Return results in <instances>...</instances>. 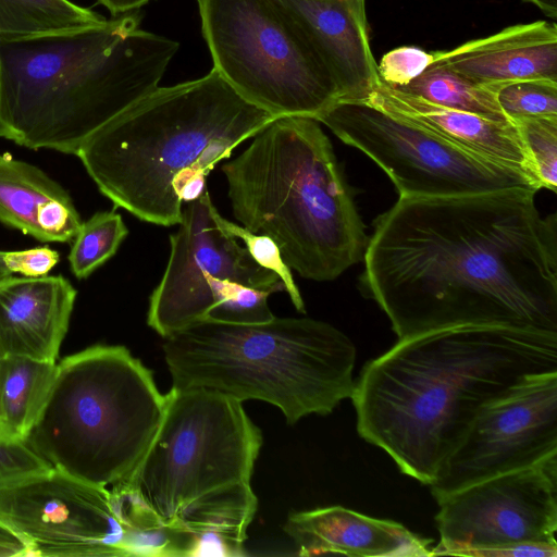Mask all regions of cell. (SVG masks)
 Listing matches in <instances>:
<instances>
[{
  "instance_id": "1",
  "label": "cell",
  "mask_w": 557,
  "mask_h": 557,
  "mask_svg": "<svg viewBox=\"0 0 557 557\" xmlns=\"http://www.w3.org/2000/svg\"><path fill=\"white\" fill-rule=\"evenodd\" d=\"M536 191L399 197L375 219L360 283L399 339L462 324L557 333V218Z\"/></svg>"
},
{
  "instance_id": "2",
  "label": "cell",
  "mask_w": 557,
  "mask_h": 557,
  "mask_svg": "<svg viewBox=\"0 0 557 557\" xmlns=\"http://www.w3.org/2000/svg\"><path fill=\"white\" fill-rule=\"evenodd\" d=\"M549 371H557L554 332L462 324L400 338L355 382L357 431L430 485L483 405Z\"/></svg>"
},
{
  "instance_id": "3",
  "label": "cell",
  "mask_w": 557,
  "mask_h": 557,
  "mask_svg": "<svg viewBox=\"0 0 557 557\" xmlns=\"http://www.w3.org/2000/svg\"><path fill=\"white\" fill-rule=\"evenodd\" d=\"M139 10L78 28L0 38V137L75 154L152 92L180 44L139 27Z\"/></svg>"
},
{
  "instance_id": "4",
  "label": "cell",
  "mask_w": 557,
  "mask_h": 557,
  "mask_svg": "<svg viewBox=\"0 0 557 557\" xmlns=\"http://www.w3.org/2000/svg\"><path fill=\"white\" fill-rule=\"evenodd\" d=\"M276 116L250 103L212 69L158 87L92 133L75 156L115 207L147 223L172 226L183 196Z\"/></svg>"
},
{
  "instance_id": "5",
  "label": "cell",
  "mask_w": 557,
  "mask_h": 557,
  "mask_svg": "<svg viewBox=\"0 0 557 557\" xmlns=\"http://www.w3.org/2000/svg\"><path fill=\"white\" fill-rule=\"evenodd\" d=\"M252 138L222 165L234 218L301 277L333 281L362 261L369 237L319 122L280 116Z\"/></svg>"
},
{
  "instance_id": "6",
  "label": "cell",
  "mask_w": 557,
  "mask_h": 557,
  "mask_svg": "<svg viewBox=\"0 0 557 557\" xmlns=\"http://www.w3.org/2000/svg\"><path fill=\"white\" fill-rule=\"evenodd\" d=\"M262 442L242 401L172 387L147 451L114 486L164 525L195 535L213 531L244 545L258 509L251 475Z\"/></svg>"
},
{
  "instance_id": "7",
  "label": "cell",
  "mask_w": 557,
  "mask_h": 557,
  "mask_svg": "<svg viewBox=\"0 0 557 557\" xmlns=\"http://www.w3.org/2000/svg\"><path fill=\"white\" fill-rule=\"evenodd\" d=\"M172 387L206 388L277 407L286 423L331 413L355 387L356 347L310 318L258 324L203 320L163 338Z\"/></svg>"
},
{
  "instance_id": "8",
  "label": "cell",
  "mask_w": 557,
  "mask_h": 557,
  "mask_svg": "<svg viewBox=\"0 0 557 557\" xmlns=\"http://www.w3.org/2000/svg\"><path fill=\"white\" fill-rule=\"evenodd\" d=\"M165 395L121 345L63 358L25 444L52 468L109 490L133 473L161 423Z\"/></svg>"
},
{
  "instance_id": "9",
  "label": "cell",
  "mask_w": 557,
  "mask_h": 557,
  "mask_svg": "<svg viewBox=\"0 0 557 557\" xmlns=\"http://www.w3.org/2000/svg\"><path fill=\"white\" fill-rule=\"evenodd\" d=\"M213 67L276 117L315 119L339 99L332 76L281 0H197Z\"/></svg>"
},
{
  "instance_id": "10",
  "label": "cell",
  "mask_w": 557,
  "mask_h": 557,
  "mask_svg": "<svg viewBox=\"0 0 557 557\" xmlns=\"http://www.w3.org/2000/svg\"><path fill=\"white\" fill-rule=\"evenodd\" d=\"M314 120L370 157L399 197L479 194L513 187L540 190L522 172L460 148L368 101L337 100Z\"/></svg>"
},
{
  "instance_id": "11",
  "label": "cell",
  "mask_w": 557,
  "mask_h": 557,
  "mask_svg": "<svg viewBox=\"0 0 557 557\" xmlns=\"http://www.w3.org/2000/svg\"><path fill=\"white\" fill-rule=\"evenodd\" d=\"M557 451V371L523 376L481 407L429 485L437 504Z\"/></svg>"
},
{
  "instance_id": "12",
  "label": "cell",
  "mask_w": 557,
  "mask_h": 557,
  "mask_svg": "<svg viewBox=\"0 0 557 557\" xmlns=\"http://www.w3.org/2000/svg\"><path fill=\"white\" fill-rule=\"evenodd\" d=\"M219 214L206 189L183 208L178 231L170 236L166 268L147 313L148 325L163 338L205 320L214 306L209 276L270 294L286 292L280 276L221 226Z\"/></svg>"
},
{
  "instance_id": "13",
  "label": "cell",
  "mask_w": 557,
  "mask_h": 557,
  "mask_svg": "<svg viewBox=\"0 0 557 557\" xmlns=\"http://www.w3.org/2000/svg\"><path fill=\"white\" fill-rule=\"evenodd\" d=\"M431 556L519 543L557 545V451L443 499Z\"/></svg>"
},
{
  "instance_id": "14",
  "label": "cell",
  "mask_w": 557,
  "mask_h": 557,
  "mask_svg": "<svg viewBox=\"0 0 557 557\" xmlns=\"http://www.w3.org/2000/svg\"><path fill=\"white\" fill-rule=\"evenodd\" d=\"M0 524L22 541L25 556H127L109 490L54 468L0 487Z\"/></svg>"
},
{
  "instance_id": "15",
  "label": "cell",
  "mask_w": 557,
  "mask_h": 557,
  "mask_svg": "<svg viewBox=\"0 0 557 557\" xmlns=\"http://www.w3.org/2000/svg\"><path fill=\"white\" fill-rule=\"evenodd\" d=\"M294 14L339 91L366 100L380 84L366 0H281Z\"/></svg>"
},
{
  "instance_id": "16",
  "label": "cell",
  "mask_w": 557,
  "mask_h": 557,
  "mask_svg": "<svg viewBox=\"0 0 557 557\" xmlns=\"http://www.w3.org/2000/svg\"><path fill=\"white\" fill-rule=\"evenodd\" d=\"M76 295L61 275L0 281V355L55 362Z\"/></svg>"
},
{
  "instance_id": "17",
  "label": "cell",
  "mask_w": 557,
  "mask_h": 557,
  "mask_svg": "<svg viewBox=\"0 0 557 557\" xmlns=\"http://www.w3.org/2000/svg\"><path fill=\"white\" fill-rule=\"evenodd\" d=\"M285 533L299 556L342 554L361 557L431 556V539L399 522L377 519L343 506L297 511L288 516Z\"/></svg>"
},
{
  "instance_id": "18",
  "label": "cell",
  "mask_w": 557,
  "mask_h": 557,
  "mask_svg": "<svg viewBox=\"0 0 557 557\" xmlns=\"http://www.w3.org/2000/svg\"><path fill=\"white\" fill-rule=\"evenodd\" d=\"M435 55L458 74L486 86L527 78L557 81V25L543 20L512 25Z\"/></svg>"
},
{
  "instance_id": "19",
  "label": "cell",
  "mask_w": 557,
  "mask_h": 557,
  "mask_svg": "<svg viewBox=\"0 0 557 557\" xmlns=\"http://www.w3.org/2000/svg\"><path fill=\"white\" fill-rule=\"evenodd\" d=\"M362 101L399 114L476 156L520 171L541 189L512 121H495L443 107L389 87L381 81Z\"/></svg>"
},
{
  "instance_id": "20",
  "label": "cell",
  "mask_w": 557,
  "mask_h": 557,
  "mask_svg": "<svg viewBox=\"0 0 557 557\" xmlns=\"http://www.w3.org/2000/svg\"><path fill=\"white\" fill-rule=\"evenodd\" d=\"M55 362L18 356L1 359L0 437L25 443L51 388Z\"/></svg>"
},
{
  "instance_id": "21",
  "label": "cell",
  "mask_w": 557,
  "mask_h": 557,
  "mask_svg": "<svg viewBox=\"0 0 557 557\" xmlns=\"http://www.w3.org/2000/svg\"><path fill=\"white\" fill-rule=\"evenodd\" d=\"M70 194L39 168L0 154V222L39 239L37 216L42 206Z\"/></svg>"
},
{
  "instance_id": "22",
  "label": "cell",
  "mask_w": 557,
  "mask_h": 557,
  "mask_svg": "<svg viewBox=\"0 0 557 557\" xmlns=\"http://www.w3.org/2000/svg\"><path fill=\"white\" fill-rule=\"evenodd\" d=\"M395 89L450 109L495 121L511 122L502 111L488 86L475 83L438 61L408 85Z\"/></svg>"
},
{
  "instance_id": "23",
  "label": "cell",
  "mask_w": 557,
  "mask_h": 557,
  "mask_svg": "<svg viewBox=\"0 0 557 557\" xmlns=\"http://www.w3.org/2000/svg\"><path fill=\"white\" fill-rule=\"evenodd\" d=\"M106 18L71 0H0V38L94 25Z\"/></svg>"
},
{
  "instance_id": "24",
  "label": "cell",
  "mask_w": 557,
  "mask_h": 557,
  "mask_svg": "<svg viewBox=\"0 0 557 557\" xmlns=\"http://www.w3.org/2000/svg\"><path fill=\"white\" fill-rule=\"evenodd\" d=\"M128 230L121 214L100 211L82 222L73 238L69 262L77 278L88 277L117 251Z\"/></svg>"
},
{
  "instance_id": "25",
  "label": "cell",
  "mask_w": 557,
  "mask_h": 557,
  "mask_svg": "<svg viewBox=\"0 0 557 557\" xmlns=\"http://www.w3.org/2000/svg\"><path fill=\"white\" fill-rule=\"evenodd\" d=\"M207 280L215 304L205 320L234 324H258L274 318L268 305L270 293L227 280L211 276Z\"/></svg>"
},
{
  "instance_id": "26",
  "label": "cell",
  "mask_w": 557,
  "mask_h": 557,
  "mask_svg": "<svg viewBox=\"0 0 557 557\" xmlns=\"http://www.w3.org/2000/svg\"><path fill=\"white\" fill-rule=\"evenodd\" d=\"M540 188L557 189V115L512 120Z\"/></svg>"
},
{
  "instance_id": "27",
  "label": "cell",
  "mask_w": 557,
  "mask_h": 557,
  "mask_svg": "<svg viewBox=\"0 0 557 557\" xmlns=\"http://www.w3.org/2000/svg\"><path fill=\"white\" fill-rule=\"evenodd\" d=\"M510 120L557 115V81L547 78L517 79L488 85Z\"/></svg>"
},
{
  "instance_id": "28",
  "label": "cell",
  "mask_w": 557,
  "mask_h": 557,
  "mask_svg": "<svg viewBox=\"0 0 557 557\" xmlns=\"http://www.w3.org/2000/svg\"><path fill=\"white\" fill-rule=\"evenodd\" d=\"M219 223L227 233L244 242L246 249L257 263L280 276L296 310L305 313V304L299 288L294 281L292 270L282 259L276 244L269 236L255 234L221 214H219Z\"/></svg>"
},
{
  "instance_id": "29",
  "label": "cell",
  "mask_w": 557,
  "mask_h": 557,
  "mask_svg": "<svg viewBox=\"0 0 557 557\" xmlns=\"http://www.w3.org/2000/svg\"><path fill=\"white\" fill-rule=\"evenodd\" d=\"M435 61V51L403 46L389 50L381 58L377 74L385 85L399 88L423 74Z\"/></svg>"
},
{
  "instance_id": "30",
  "label": "cell",
  "mask_w": 557,
  "mask_h": 557,
  "mask_svg": "<svg viewBox=\"0 0 557 557\" xmlns=\"http://www.w3.org/2000/svg\"><path fill=\"white\" fill-rule=\"evenodd\" d=\"M52 468L25 443L0 437V487Z\"/></svg>"
},
{
  "instance_id": "31",
  "label": "cell",
  "mask_w": 557,
  "mask_h": 557,
  "mask_svg": "<svg viewBox=\"0 0 557 557\" xmlns=\"http://www.w3.org/2000/svg\"><path fill=\"white\" fill-rule=\"evenodd\" d=\"M5 264L12 273L26 277L47 275L59 262L58 251L45 246L20 251H7Z\"/></svg>"
},
{
  "instance_id": "32",
  "label": "cell",
  "mask_w": 557,
  "mask_h": 557,
  "mask_svg": "<svg viewBox=\"0 0 557 557\" xmlns=\"http://www.w3.org/2000/svg\"><path fill=\"white\" fill-rule=\"evenodd\" d=\"M461 556L480 557H556L557 545L542 543H519L496 547L471 549Z\"/></svg>"
},
{
  "instance_id": "33",
  "label": "cell",
  "mask_w": 557,
  "mask_h": 557,
  "mask_svg": "<svg viewBox=\"0 0 557 557\" xmlns=\"http://www.w3.org/2000/svg\"><path fill=\"white\" fill-rule=\"evenodd\" d=\"M98 3L103 5L112 16L139 10L143 5L151 0H97Z\"/></svg>"
},
{
  "instance_id": "34",
  "label": "cell",
  "mask_w": 557,
  "mask_h": 557,
  "mask_svg": "<svg viewBox=\"0 0 557 557\" xmlns=\"http://www.w3.org/2000/svg\"><path fill=\"white\" fill-rule=\"evenodd\" d=\"M0 547L13 556L25 557V545L13 533L0 524Z\"/></svg>"
},
{
  "instance_id": "35",
  "label": "cell",
  "mask_w": 557,
  "mask_h": 557,
  "mask_svg": "<svg viewBox=\"0 0 557 557\" xmlns=\"http://www.w3.org/2000/svg\"><path fill=\"white\" fill-rule=\"evenodd\" d=\"M535 5L543 14L552 20L557 17V0H523Z\"/></svg>"
},
{
  "instance_id": "36",
  "label": "cell",
  "mask_w": 557,
  "mask_h": 557,
  "mask_svg": "<svg viewBox=\"0 0 557 557\" xmlns=\"http://www.w3.org/2000/svg\"><path fill=\"white\" fill-rule=\"evenodd\" d=\"M5 252L0 250V281L11 276L13 273L8 269L5 264Z\"/></svg>"
},
{
  "instance_id": "37",
  "label": "cell",
  "mask_w": 557,
  "mask_h": 557,
  "mask_svg": "<svg viewBox=\"0 0 557 557\" xmlns=\"http://www.w3.org/2000/svg\"><path fill=\"white\" fill-rule=\"evenodd\" d=\"M0 557H11V554L8 550L0 547Z\"/></svg>"
},
{
  "instance_id": "38",
  "label": "cell",
  "mask_w": 557,
  "mask_h": 557,
  "mask_svg": "<svg viewBox=\"0 0 557 557\" xmlns=\"http://www.w3.org/2000/svg\"><path fill=\"white\" fill-rule=\"evenodd\" d=\"M1 359H2V356L0 355V373H1Z\"/></svg>"
}]
</instances>
